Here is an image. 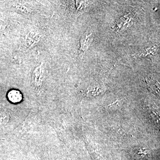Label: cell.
Masks as SVG:
<instances>
[{"mask_svg": "<svg viewBox=\"0 0 160 160\" xmlns=\"http://www.w3.org/2000/svg\"><path fill=\"white\" fill-rule=\"evenodd\" d=\"M92 41V34L83 35L81 39V50L85 52L88 49L89 45L91 44Z\"/></svg>", "mask_w": 160, "mask_h": 160, "instance_id": "obj_1", "label": "cell"}, {"mask_svg": "<svg viewBox=\"0 0 160 160\" xmlns=\"http://www.w3.org/2000/svg\"><path fill=\"white\" fill-rule=\"evenodd\" d=\"M8 98L9 101L12 102L18 103L22 100V95L18 90H12L8 93Z\"/></svg>", "mask_w": 160, "mask_h": 160, "instance_id": "obj_2", "label": "cell"}]
</instances>
